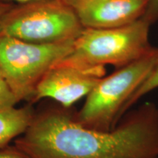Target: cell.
<instances>
[{
  "instance_id": "cell-5",
  "label": "cell",
  "mask_w": 158,
  "mask_h": 158,
  "mask_svg": "<svg viewBox=\"0 0 158 158\" xmlns=\"http://www.w3.org/2000/svg\"><path fill=\"white\" fill-rule=\"evenodd\" d=\"M73 43L35 44L0 34V68L19 101H31L43 77L72 52Z\"/></svg>"
},
{
  "instance_id": "cell-7",
  "label": "cell",
  "mask_w": 158,
  "mask_h": 158,
  "mask_svg": "<svg viewBox=\"0 0 158 158\" xmlns=\"http://www.w3.org/2000/svg\"><path fill=\"white\" fill-rule=\"evenodd\" d=\"M84 28L108 29L143 16L148 0H67Z\"/></svg>"
},
{
  "instance_id": "cell-13",
  "label": "cell",
  "mask_w": 158,
  "mask_h": 158,
  "mask_svg": "<svg viewBox=\"0 0 158 158\" xmlns=\"http://www.w3.org/2000/svg\"><path fill=\"white\" fill-rule=\"evenodd\" d=\"M13 4H11L10 2H6L0 1V22H1L4 15L13 7Z\"/></svg>"
},
{
  "instance_id": "cell-6",
  "label": "cell",
  "mask_w": 158,
  "mask_h": 158,
  "mask_svg": "<svg viewBox=\"0 0 158 158\" xmlns=\"http://www.w3.org/2000/svg\"><path fill=\"white\" fill-rule=\"evenodd\" d=\"M106 75L105 67L89 68L64 58L49 69L37 84L31 102L51 98L64 108L87 96Z\"/></svg>"
},
{
  "instance_id": "cell-8",
  "label": "cell",
  "mask_w": 158,
  "mask_h": 158,
  "mask_svg": "<svg viewBox=\"0 0 158 158\" xmlns=\"http://www.w3.org/2000/svg\"><path fill=\"white\" fill-rule=\"evenodd\" d=\"M35 112L29 106H14L0 110V149L8 146L12 139L24 133L31 125Z\"/></svg>"
},
{
  "instance_id": "cell-9",
  "label": "cell",
  "mask_w": 158,
  "mask_h": 158,
  "mask_svg": "<svg viewBox=\"0 0 158 158\" xmlns=\"http://www.w3.org/2000/svg\"><path fill=\"white\" fill-rule=\"evenodd\" d=\"M158 88V59L152 69L151 71L146 77V78L143 81L138 87L136 89L135 92L131 94L129 99L124 105L123 108H122L120 112V119L122 118L128 110H130V108L135 105L140 99L143 96L147 95L150 92Z\"/></svg>"
},
{
  "instance_id": "cell-4",
  "label": "cell",
  "mask_w": 158,
  "mask_h": 158,
  "mask_svg": "<svg viewBox=\"0 0 158 158\" xmlns=\"http://www.w3.org/2000/svg\"><path fill=\"white\" fill-rule=\"evenodd\" d=\"M158 59V48L135 62L102 77L86 96L84 106L75 111V119L89 129L109 131L120 121L124 105L141 85Z\"/></svg>"
},
{
  "instance_id": "cell-1",
  "label": "cell",
  "mask_w": 158,
  "mask_h": 158,
  "mask_svg": "<svg viewBox=\"0 0 158 158\" xmlns=\"http://www.w3.org/2000/svg\"><path fill=\"white\" fill-rule=\"evenodd\" d=\"M71 108L35 114L15 147L31 158H158V107L144 102L122 116L114 129L86 128Z\"/></svg>"
},
{
  "instance_id": "cell-12",
  "label": "cell",
  "mask_w": 158,
  "mask_h": 158,
  "mask_svg": "<svg viewBox=\"0 0 158 158\" xmlns=\"http://www.w3.org/2000/svg\"><path fill=\"white\" fill-rule=\"evenodd\" d=\"M0 158H31L16 147H6L0 149Z\"/></svg>"
},
{
  "instance_id": "cell-3",
  "label": "cell",
  "mask_w": 158,
  "mask_h": 158,
  "mask_svg": "<svg viewBox=\"0 0 158 158\" xmlns=\"http://www.w3.org/2000/svg\"><path fill=\"white\" fill-rule=\"evenodd\" d=\"M151 24L141 18L122 27L84 28L65 58L89 68L112 65L116 69L135 62L154 48L149 43Z\"/></svg>"
},
{
  "instance_id": "cell-15",
  "label": "cell",
  "mask_w": 158,
  "mask_h": 158,
  "mask_svg": "<svg viewBox=\"0 0 158 158\" xmlns=\"http://www.w3.org/2000/svg\"><path fill=\"white\" fill-rule=\"evenodd\" d=\"M4 81V79H3L2 73V71H1V68H0V81Z\"/></svg>"
},
{
  "instance_id": "cell-14",
  "label": "cell",
  "mask_w": 158,
  "mask_h": 158,
  "mask_svg": "<svg viewBox=\"0 0 158 158\" xmlns=\"http://www.w3.org/2000/svg\"><path fill=\"white\" fill-rule=\"evenodd\" d=\"M0 1L6 2H15L19 4V3L28 2H31V1H35V0H0Z\"/></svg>"
},
{
  "instance_id": "cell-10",
  "label": "cell",
  "mask_w": 158,
  "mask_h": 158,
  "mask_svg": "<svg viewBox=\"0 0 158 158\" xmlns=\"http://www.w3.org/2000/svg\"><path fill=\"white\" fill-rule=\"evenodd\" d=\"M16 97L5 81H0V110L13 107L17 102Z\"/></svg>"
},
{
  "instance_id": "cell-11",
  "label": "cell",
  "mask_w": 158,
  "mask_h": 158,
  "mask_svg": "<svg viewBox=\"0 0 158 158\" xmlns=\"http://www.w3.org/2000/svg\"><path fill=\"white\" fill-rule=\"evenodd\" d=\"M142 18L151 25L158 21V0H148L147 10Z\"/></svg>"
},
{
  "instance_id": "cell-2",
  "label": "cell",
  "mask_w": 158,
  "mask_h": 158,
  "mask_svg": "<svg viewBox=\"0 0 158 158\" xmlns=\"http://www.w3.org/2000/svg\"><path fill=\"white\" fill-rule=\"evenodd\" d=\"M84 29L67 0L17 4L0 22L1 35L42 45L75 41Z\"/></svg>"
}]
</instances>
